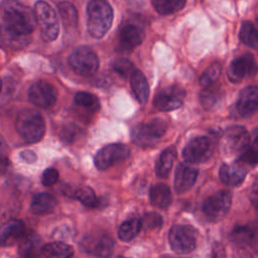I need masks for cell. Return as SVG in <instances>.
<instances>
[{"label":"cell","mask_w":258,"mask_h":258,"mask_svg":"<svg viewBox=\"0 0 258 258\" xmlns=\"http://www.w3.org/2000/svg\"><path fill=\"white\" fill-rule=\"evenodd\" d=\"M3 23L22 34H30L37 22L34 11L17 0H4L0 4Z\"/></svg>","instance_id":"cell-1"},{"label":"cell","mask_w":258,"mask_h":258,"mask_svg":"<svg viewBox=\"0 0 258 258\" xmlns=\"http://www.w3.org/2000/svg\"><path fill=\"white\" fill-rule=\"evenodd\" d=\"M18 135L27 143L40 141L45 133V122L42 115L33 109L21 110L15 119Z\"/></svg>","instance_id":"cell-2"},{"label":"cell","mask_w":258,"mask_h":258,"mask_svg":"<svg viewBox=\"0 0 258 258\" xmlns=\"http://www.w3.org/2000/svg\"><path fill=\"white\" fill-rule=\"evenodd\" d=\"M88 31L95 38L103 37L113 22V9L106 0H91L87 6Z\"/></svg>","instance_id":"cell-3"},{"label":"cell","mask_w":258,"mask_h":258,"mask_svg":"<svg viewBox=\"0 0 258 258\" xmlns=\"http://www.w3.org/2000/svg\"><path fill=\"white\" fill-rule=\"evenodd\" d=\"M34 13L42 39L54 40L59 32V24L53 8L44 1H37L34 5Z\"/></svg>","instance_id":"cell-4"},{"label":"cell","mask_w":258,"mask_h":258,"mask_svg":"<svg viewBox=\"0 0 258 258\" xmlns=\"http://www.w3.org/2000/svg\"><path fill=\"white\" fill-rule=\"evenodd\" d=\"M166 131V123L159 118L140 123L132 129L133 142L141 147L153 146Z\"/></svg>","instance_id":"cell-5"},{"label":"cell","mask_w":258,"mask_h":258,"mask_svg":"<svg viewBox=\"0 0 258 258\" xmlns=\"http://www.w3.org/2000/svg\"><path fill=\"white\" fill-rule=\"evenodd\" d=\"M99 63L96 52L87 46L76 48L69 56V64L72 70L83 77L94 75L99 69Z\"/></svg>","instance_id":"cell-6"},{"label":"cell","mask_w":258,"mask_h":258,"mask_svg":"<svg viewBox=\"0 0 258 258\" xmlns=\"http://www.w3.org/2000/svg\"><path fill=\"white\" fill-rule=\"evenodd\" d=\"M168 241L175 253L188 254L197 246L196 231L190 226L175 225L169 231Z\"/></svg>","instance_id":"cell-7"},{"label":"cell","mask_w":258,"mask_h":258,"mask_svg":"<svg viewBox=\"0 0 258 258\" xmlns=\"http://www.w3.org/2000/svg\"><path fill=\"white\" fill-rule=\"evenodd\" d=\"M82 249L93 256L108 257L113 253L114 240L103 232H93L87 234L82 242Z\"/></svg>","instance_id":"cell-8"},{"label":"cell","mask_w":258,"mask_h":258,"mask_svg":"<svg viewBox=\"0 0 258 258\" xmlns=\"http://www.w3.org/2000/svg\"><path fill=\"white\" fill-rule=\"evenodd\" d=\"M232 204V195L228 190H220L206 199L203 204V213L211 221L224 218Z\"/></svg>","instance_id":"cell-9"},{"label":"cell","mask_w":258,"mask_h":258,"mask_svg":"<svg viewBox=\"0 0 258 258\" xmlns=\"http://www.w3.org/2000/svg\"><path fill=\"white\" fill-rule=\"evenodd\" d=\"M130 154L129 148L121 143L108 144L95 155V165L99 170H106L112 165L126 159Z\"/></svg>","instance_id":"cell-10"},{"label":"cell","mask_w":258,"mask_h":258,"mask_svg":"<svg viewBox=\"0 0 258 258\" xmlns=\"http://www.w3.org/2000/svg\"><path fill=\"white\" fill-rule=\"evenodd\" d=\"M214 152L212 140L207 136L191 139L183 148V158L189 163H201L207 161Z\"/></svg>","instance_id":"cell-11"},{"label":"cell","mask_w":258,"mask_h":258,"mask_svg":"<svg viewBox=\"0 0 258 258\" xmlns=\"http://www.w3.org/2000/svg\"><path fill=\"white\" fill-rule=\"evenodd\" d=\"M57 98L55 88L48 82L39 80L33 83L28 90L29 101L40 108H49L54 105Z\"/></svg>","instance_id":"cell-12"},{"label":"cell","mask_w":258,"mask_h":258,"mask_svg":"<svg viewBox=\"0 0 258 258\" xmlns=\"http://www.w3.org/2000/svg\"><path fill=\"white\" fill-rule=\"evenodd\" d=\"M258 64L251 54H244L235 58L228 69V78L233 83H238L244 78L256 75Z\"/></svg>","instance_id":"cell-13"},{"label":"cell","mask_w":258,"mask_h":258,"mask_svg":"<svg viewBox=\"0 0 258 258\" xmlns=\"http://www.w3.org/2000/svg\"><path fill=\"white\" fill-rule=\"evenodd\" d=\"M184 98V91L176 86L160 90L154 97L153 104L160 111H172L181 107Z\"/></svg>","instance_id":"cell-14"},{"label":"cell","mask_w":258,"mask_h":258,"mask_svg":"<svg viewBox=\"0 0 258 258\" xmlns=\"http://www.w3.org/2000/svg\"><path fill=\"white\" fill-rule=\"evenodd\" d=\"M250 143V137L247 130L242 126H232L225 133V148L231 154L243 153Z\"/></svg>","instance_id":"cell-15"},{"label":"cell","mask_w":258,"mask_h":258,"mask_svg":"<svg viewBox=\"0 0 258 258\" xmlns=\"http://www.w3.org/2000/svg\"><path fill=\"white\" fill-rule=\"evenodd\" d=\"M145 33L143 29L135 24H126L121 27L118 34V44L117 47L119 50L128 51L143 41Z\"/></svg>","instance_id":"cell-16"},{"label":"cell","mask_w":258,"mask_h":258,"mask_svg":"<svg viewBox=\"0 0 258 258\" xmlns=\"http://www.w3.org/2000/svg\"><path fill=\"white\" fill-rule=\"evenodd\" d=\"M231 240L238 247L255 246L258 243V222L237 226L231 233Z\"/></svg>","instance_id":"cell-17"},{"label":"cell","mask_w":258,"mask_h":258,"mask_svg":"<svg viewBox=\"0 0 258 258\" xmlns=\"http://www.w3.org/2000/svg\"><path fill=\"white\" fill-rule=\"evenodd\" d=\"M198 169L189 162L179 163L175 169L174 187L179 194L187 191L196 182Z\"/></svg>","instance_id":"cell-18"},{"label":"cell","mask_w":258,"mask_h":258,"mask_svg":"<svg viewBox=\"0 0 258 258\" xmlns=\"http://www.w3.org/2000/svg\"><path fill=\"white\" fill-rule=\"evenodd\" d=\"M236 108L237 112L243 117L255 113L258 110V87L249 86L244 88L240 92Z\"/></svg>","instance_id":"cell-19"},{"label":"cell","mask_w":258,"mask_h":258,"mask_svg":"<svg viewBox=\"0 0 258 258\" xmlns=\"http://www.w3.org/2000/svg\"><path fill=\"white\" fill-rule=\"evenodd\" d=\"M24 233V225L20 220H10L0 226V247L14 245Z\"/></svg>","instance_id":"cell-20"},{"label":"cell","mask_w":258,"mask_h":258,"mask_svg":"<svg viewBox=\"0 0 258 258\" xmlns=\"http://www.w3.org/2000/svg\"><path fill=\"white\" fill-rule=\"evenodd\" d=\"M220 178L221 180L232 186L239 185L243 182L246 174L247 169L242 164V161H235L233 163H226L221 166L220 168Z\"/></svg>","instance_id":"cell-21"},{"label":"cell","mask_w":258,"mask_h":258,"mask_svg":"<svg viewBox=\"0 0 258 258\" xmlns=\"http://www.w3.org/2000/svg\"><path fill=\"white\" fill-rule=\"evenodd\" d=\"M0 41L10 48L20 49L30 42V37L28 34L19 33L5 23H2L0 24Z\"/></svg>","instance_id":"cell-22"},{"label":"cell","mask_w":258,"mask_h":258,"mask_svg":"<svg viewBox=\"0 0 258 258\" xmlns=\"http://www.w3.org/2000/svg\"><path fill=\"white\" fill-rule=\"evenodd\" d=\"M19 255L22 257H35L40 254V238L33 231L24 232L19 240Z\"/></svg>","instance_id":"cell-23"},{"label":"cell","mask_w":258,"mask_h":258,"mask_svg":"<svg viewBox=\"0 0 258 258\" xmlns=\"http://www.w3.org/2000/svg\"><path fill=\"white\" fill-rule=\"evenodd\" d=\"M130 85L137 101L140 104H145L148 100L150 90L148 82L141 71L134 70L130 76Z\"/></svg>","instance_id":"cell-24"},{"label":"cell","mask_w":258,"mask_h":258,"mask_svg":"<svg viewBox=\"0 0 258 258\" xmlns=\"http://www.w3.org/2000/svg\"><path fill=\"white\" fill-rule=\"evenodd\" d=\"M57 205L56 199L48 192L34 195L30 204V211L34 215H46L51 213Z\"/></svg>","instance_id":"cell-25"},{"label":"cell","mask_w":258,"mask_h":258,"mask_svg":"<svg viewBox=\"0 0 258 258\" xmlns=\"http://www.w3.org/2000/svg\"><path fill=\"white\" fill-rule=\"evenodd\" d=\"M176 149L173 146H169L161 152L155 165V172L157 176L166 177L168 175L172 168L173 162L176 159Z\"/></svg>","instance_id":"cell-26"},{"label":"cell","mask_w":258,"mask_h":258,"mask_svg":"<svg viewBox=\"0 0 258 258\" xmlns=\"http://www.w3.org/2000/svg\"><path fill=\"white\" fill-rule=\"evenodd\" d=\"M150 201L151 204L157 208L165 209L167 208L172 201V195L170 188L164 183L154 184L150 188Z\"/></svg>","instance_id":"cell-27"},{"label":"cell","mask_w":258,"mask_h":258,"mask_svg":"<svg viewBox=\"0 0 258 258\" xmlns=\"http://www.w3.org/2000/svg\"><path fill=\"white\" fill-rule=\"evenodd\" d=\"M40 255L49 258H68L74 255V249L64 242H52L41 247Z\"/></svg>","instance_id":"cell-28"},{"label":"cell","mask_w":258,"mask_h":258,"mask_svg":"<svg viewBox=\"0 0 258 258\" xmlns=\"http://www.w3.org/2000/svg\"><path fill=\"white\" fill-rule=\"evenodd\" d=\"M142 227V222L138 218H131L123 222L118 229V236L124 242L133 240Z\"/></svg>","instance_id":"cell-29"},{"label":"cell","mask_w":258,"mask_h":258,"mask_svg":"<svg viewBox=\"0 0 258 258\" xmlns=\"http://www.w3.org/2000/svg\"><path fill=\"white\" fill-rule=\"evenodd\" d=\"M240 39L246 45L258 49V28L251 22H244L239 32Z\"/></svg>","instance_id":"cell-30"},{"label":"cell","mask_w":258,"mask_h":258,"mask_svg":"<svg viewBox=\"0 0 258 258\" xmlns=\"http://www.w3.org/2000/svg\"><path fill=\"white\" fill-rule=\"evenodd\" d=\"M58 12L60 14L62 23L68 27H74L78 23V11L76 7L68 2L62 1L58 4Z\"/></svg>","instance_id":"cell-31"},{"label":"cell","mask_w":258,"mask_h":258,"mask_svg":"<svg viewBox=\"0 0 258 258\" xmlns=\"http://www.w3.org/2000/svg\"><path fill=\"white\" fill-rule=\"evenodd\" d=\"M152 4L158 13L165 15L180 10L185 4V0H152Z\"/></svg>","instance_id":"cell-32"},{"label":"cell","mask_w":258,"mask_h":258,"mask_svg":"<svg viewBox=\"0 0 258 258\" xmlns=\"http://www.w3.org/2000/svg\"><path fill=\"white\" fill-rule=\"evenodd\" d=\"M74 197L88 208H96L99 205V201L95 195V191L89 186H82L77 188L74 192Z\"/></svg>","instance_id":"cell-33"},{"label":"cell","mask_w":258,"mask_h":258,"mask_svg":"<svg viewBox=\"0 0 258 258\" xmlns=\"http://www.w3.org/2000/svg\"><path fill=\"white\" fill-rule=\"evenodd\" d=\"M220 100V91L217 88H213L212 86L205 87V89L200 94V101L202 105L207 108H213Z\"/></svg>","instance_id":"cell-34"},{"label":"cell","mask_w":258,"mask_h":258,"mask_svg":"<svg viewBox=\"0 0 258 258\" xmlns=\"http://www.w3.org/2000/svg\"><path fill=\"white\" fill-rule=\"evenodd\" d=\"M75 103L81 107L88 108L90 110L96 111L100 107L99 99L88 92H79L75 96Z\"/></svg>","instance_id":"cell-35"},{"label":"cell","mask_w":258,"mask_h":258,"mask_svg":"<svg viewBox=\"0 0 258 258\" xmlns=\"http://www.w3.org/2000/svg\"><path fill=\"white\" fill-rule=\"evenodd\" d=\"M221 72H222V67L220 63L215 62L211 64L200 78V84L203 87L213 86V84L219 79Z\"/></svg>","instance_id":"cell-36"},{"label":"cell","mask_w":258,"mask_h":258,"mask_svg":"<svg viewBox=\"0 0 258 258\" xmlns=\"http://www.w3.org/2000/svg\"><path fill=\"white\" fill-rule=\"evenodd\" d=\"M81 132L82 130L79 126L73 123H69L61 128L59 138L63 143L72 144L81 136Z\"/></svg>","instance_id":"cell-37"},{"label":"cell","mask_w":258,"mask_h":258,"mask_svg":"<svg viewBox=\"0 0 258 258\" xmlns=\"http://www.w3.org/2000/svg\"><path fill=\"white\" fill-rule=\"evenodd\" d=\"M239 160L246 163H258V135L239 156Z\"/></svg>","instance_id":"cell-38"},{"label":"cell","mask_w":258,"mask_h":258,"mask_svg":"<svg viewBox=\"0 0 258 258\" xmlns=\"http://www.w3.org/2000/svg\"><path fill=\"white\" fill-rule=\"evenodd\" d=\"M113 70L120 75L122 78H130L131 74L134 72L135 68L134 64L126 59V58H120L114 61L113 63Z\"/></svg>","instance_id":"cell-39"},{"label":"cell","mask_w":258,"mask_h":258,"mask_svg":"<svg viewBox=\"0 0 258 258\" xmlns=\"http://www.w3.org/2000/svg\"><path fill=\"white\" fill-rule=\"evenodd\" d=\"M58 176L59 173L56 169L49 167L46 168L41 175V183L45 186H51L52 184H54L57 180H58Z\"/></svg>","instance_id":"cell-40"},{"label":"cell","mask_w":258,"mask_h":258,"mask_svg":"<svg viewBox=\"0 0 258 258\" xmlns=\"http://www.w3.org/2000/svg\"><path fill=\"white\" fill-rule=\"evenodd\" d=\"M143 224L147 229L157 228L161 225V217L155 213L146 214L143 219Z\"/></svg>","instance_id":"cell-41"},{"label":"cell","mask_w":258,"mask_h":258,"mask_svg":"<svg viewBox=\"0 0 258 258\" xmlns=\"http://www.w3.org/2000/svg\"><path fill=\"white\" fill-rule=\"evenodd\" d=\"M20 157L27 163H33L36 161L37 156L32 150H24L20 152Z\"/></svg>","instance_id":"cell-42"},{"label":"cell","mask_w":258,"mask_h":258,"mask_svg":"<svg viewBox=\"0 0 258 258\" xmlns=\"http://www.w3.org/2000/svg\"><path fill=\"white\" fill-rule=\"evenodd\" d=\"M249 198H250L251 204H252L256 209H258V185H256V186H254V187L252 188V190L250 191Z\"/></svg>","instance_id":"cell-43"},{"label":"cell","mask_w":258,"mask_h":258,"mask_svg":"<svg viewBox=\"0 0 258 258\" xmlns=\"http://www.w3.org/2000/svg\"><path fill=\"white\" fill-rule=\"evenodd\" d=\"M1 86H2V83H1V80H0V90H1Z\"/></svg>","instance_id":"cell-44"},{"label":"cell","mask_w":258,"mask_h":258,"mask_svg":"<svg viewBox=\"0 0 258 258\" xmlns=\"http://www.w3.org/2000/svg\"><path fill=\"white\" fill-rule=\"evenodd\" d=\"M0 162H1V155H0Z\"/></svg>","instance_id":"cell-45"},{"label":"cell","mask_w":258,"mask_h":258,"mask_svg":"<svg viewBox=\"0 0 258 258\" xmlns=\"http://www.w3.org/2000/svg\"><path fill=\"white\" fill-rule=\"evenodd\" d=\"M257 22H258V18H257Z\"/></svg>","instance_id":"cell-46"}]
</instances>
